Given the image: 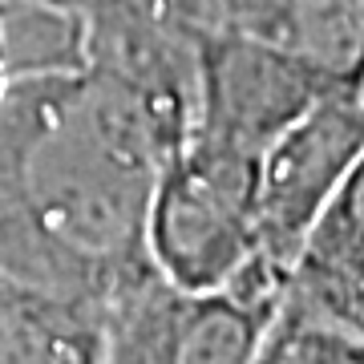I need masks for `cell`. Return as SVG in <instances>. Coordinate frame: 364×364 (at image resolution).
I'll list each match as a JSON object with an SVG mask.
<instances>
[{"label": "cell", "mask_w": 364, "mask_h": 364, "mask_svg": "<svg viewBox=\"0 0 364 364\" xmlns=\"http://www.w3.org/2000/svg\"><path fill=\"white\" fill-rule=\"evenodd\" d=\"M195 114V57L117 41L97 73H37L0 97V275L102 308L142 267L158 166Z\"/></svg>", "instance_id": "6da1fadb"}, {"label": "cell", "mask_w": 364, "mask_h": 364, "mask_svg": "<svg viewBox=\"0 0 364 364\" xmlns=\"http://www.w3.org/2000/svg\"><path fill=\"white\" fill-rule=\"evenodd\" d=\"M259 162L191 130L166 154L150 195L146 251L170 284L207 291L267 267L259 259Z\"/></svg>", "instance_id": "7a4b0ae2"}, {"label": "cell", "mask_w": 364, "mask_h": 364, "mask_svg": "<svg viewBox=\"0 0 364 364\" xmlns=\"http://www.w3.org/2000/svg\"><path fill=\"white\" fill-rule=\"evenodd\" d=\"M279 296L267 279L195 291L150 263L97 308L93 364H251Z\"/></svg>", "instance_id": "3957f363"}, {"label": "cell", "mask_w": 364, "mask_h": 364, "mask_svg": "<svg viewBox=\"0 0 364 364\" xmlns=\"http://www.w3.org/2000/svg\"><path fill=\"white\" fill-rule=\"evenodd\" d=\"M324 93L332 90L299 61L223 21L195 45L191 134L263 158V150Z\"/></svg>", "instance_id": "277c9868"}, {"label": "cell", "mask_w": 364, "mask_h": 364, "mask_svg": "<svg viewBox=\"0 0 364 364\" xmlns=\"http://www.w3.org/2000/svg\"><path fill=\"white\" fill-rule=\"evenodd\" d=\"M364 154V93H324L259 162V259L287 279L299 243Z\"/></svg>", "instance_id": "5b68a950"}, {"label": "cell", "mask_w": 364, "mask_h": 364, "mask_svg": "<svg viewBox=\"0 0 364 364\" xmlns=\"http://www.w3.org/2000/svg\"><path fill=\"white\" fill-rule=\"evenodd\" d=\"M284 296L364 332V154L352 162L287 267Z\"/></svg>", "instance_id": "8992f818"}, {"label": "cell", "mask_w": 364, "mask_h": 364, "mask_svg": "<svg viewBox=\"0 0 364 364\" xmlns=\"http://www.w3.org/2000/svg\"><path fill=\"white\" fill-rule=\"evenodd\" d=\"M227 21L287 53L332 93H360L364 0H231Z\"/></svg>", "instance_id": "52a82bcc"}, {"label": "cell", "mask_w": 364, "mask_h": 364, "mask_svg": "<svg viewBox=\"0 0 364 364\" xmlns=\"http://www.w3.org/2000/svg\"><path fill=\"white\" fill-rule=\"evenodd\" d=\"M97 316L0 275V364H93Z\"/></svg>", "instance_id": "ba28073f"}, {"label": "cell", "mask_w": 364, "mask_h": 364, "mask_svg": "<svg viewBox=\"0 0 364 364\" xmlns=\"http://www.w3.org/2000/svg\"><path fill=\"white\" fill-rule=\"evenodd\" d=\"M251 364H364V332L279 296V308L263 328Z\"/></svg>", "instance_id": "9c48e42d"}, {"label": "cell", "mask_w": 364, "mask_h": 364, "mask_svg": "<svg viewBox=\"0 0 364 364\" xmlns=\"http://www.w3.org/2000/svg\"><path fill=\"white\" fill-rule=\"evenodd\" d=\"M4 90H9V33L0 25V97H4Z\"/></svg>", "instance_id": "30bf717a"}, {"label": "cell", "mask_w": 364, "mask_h": 364, "mask_svg": "<svg viewBox=\"0 0 364 364\" xmlns=\"http://www.w3.org/2000/svg\"><path fill=\"white\" fill-rule=\"evenodd\" d=\"M360 93H364V85H360Z\"/></svg>", "instance_id": "8fae6325"}]
</instances>
